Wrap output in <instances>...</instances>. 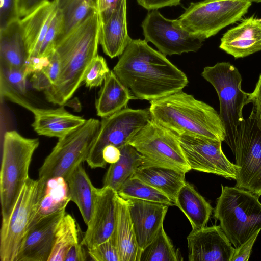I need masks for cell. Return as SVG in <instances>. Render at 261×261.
Returning a JSON list of instances; mask_svg holds the SVG:
<instances>
[{
    "label": "cell",
    "instance_id": "1",
    "mask_svg": "<svg viewBox=\"0 0 261 261\" xmlns=\"http://www.w3.org/2000/svg\"><path fill=\"white\" fill-rule=\"evenodd\" d=\"M145 40L132 39L113 71L135 99L150 102L182 90L188 83L181 70Z\"/></svg>",
    "mask_w": 261,
    "mask_h": 261
},
{
    "label": "cell",
    "instance_id": "2",
    "mask_svg": "<svg viewBox=\"0 0 261 261\" xmlns=\"http://www.w3.org/2000/svg\"><path fill=\"white\" fill-rule=\"evenodd\" d=\"M100 23L96 10L56 43L60 72L56 83L44 91L48 102L61 106L65 105L84 81L89 67L98 55Z\"/></svg>",
    "mask_w": 261,
    "mask_h": 261
},
{
    "label": "cell",
    "instance_id": "3",
    "mask_svg": "<svg viewBox=\"0 0 261 261\" xmlns=\"http://www.w3.org/2000/svg\"><path fill=\"white\" fill-rule=\"evenodd\" d=\"M150 102L151 119L177 135L224 141L219 114L193 95L181 90Z\"/></svg>",
    "mask_w": 261,
    "mask_h": 261
},
{
    "label": "cell",
    "instance_id": "4",
    "mask_svg": "<svg viewBox=\"0 0 261 261\" xmlns=\"http://www.w3.org/2000/svg\"><path fill=\"white\" fill-rule=\"evenodd\" d=\"M214 218L235 248L261 230V202L251 192L221 185Z\"/></svg>",
    "mask_w": 261,
    "mask_h": 261
},
{
    "label": "cell",
    "instance_id": "5",
    "mask_svg": "<svg viewBox=\"0 0 261 261\" xmlns=\"http://www.w3.org/2000/svg\"><path fill=\"white\" fill-rule=\"evenodd\" d=\"M38 138H29L17 131L4 135L0 171V201L2 222L10 216L20 192L30 178L29 170Z\"/></svg>",
    "mask_w": 261,
    "mask_h": 261
},
{
    "label": "cell",
    "instance_id": "6",
    "mask_svg": "<svg viewBox=\"0 0 261 261\" xmlns=\"http://www.w3.org/2000/svg\"><path fill=\"white\" fill-rule=\"evenodd\" d=\"M202 76L215 88L219 98V115L224 126V142L230 148L244 120L243 109L248 104V93L241 88L242 77L238 68L228 62L205 67Z\"/></svg>",
    "mask_w": 261,
    "mask_h": 261
},
{
    "label": "cell",
    "instance_id": "7",
    "mask_svg": "<svg viewBox=\"0 0 261 261\" xmlns=\"http://www.w3.org/2000/svg\"><path fill=\"white\" fill-rule=\"evenodd\" d=\"M100 121L90 118L63 137L45 158L39 169L42 181L62 177L66 180L73 170L86 161L97 136Z\"/></svg>",
    "mask_w": 261,
    "mask_h": 261
},
{
    "label": "cell",
    "instance_id": "8",
    "mask_svg": "<svg viewBox=\"0 0 261 261\" xmlns=\"http://www.w3.org/2000/svg\"><path fill=\"white\" fill-rule=\"evenodd\" d=\"M251 0H202L192 2L178 19L185 29L204 40L240 20Z\"/></svg>",
    "mask_w": 261,
    "mask_h": 261
},
{
    "label": "cell",
    "instance_id": "9",
    "mask_svg": "<svg viewBox=\"0 0 261 261\" xmlns=\"http://www.w3.org/2000/svg\"><path fill=\"white\" fill-rule=\"evenodd\" d=\"M128 144L141 155L142 166H162L186 173L191 170L177 135L151 119Z\"/></svg>",
    "mask_w": 261,
    "mask_h": 261
},
{
    "label": "cell",
    "instance_id": "10",
    "mask_svg": "<svg viewBox=\"0 0 261 261\" xmlns=\"http://www.w3.org/2000/svg\"><path fill=\"white\" fill-rule=\"evenodd\" d=\"M150 120L149 109L127 107L102 118L97 136L86 161L89 166L92 169L105 168L107 163L102 158L104 148L113 145L120 148L128 144Z\"/></svg>",
    "mask_w": 261,
    "mask_h": 261
},
{
    "label": "cell",
    "instance_id": "11",
    "mask_svg": "<svg viewBox=\"0 0 261 261\" xmlns=\"http://www.w3.org/2000/svg\"><path fill=\"white\" fill-rule=\"evenodd\" d=\"M239 167L235 186L261 196V132L253 112L240 125L230 147Z\"/></svg>",
    "mask_w": 261,
    "mask_h": 261
},
{
    "label": "cell",
    "instance_id": "12",
    "mask_svg": "<svg viewBox=\"0 0 261 261\" xmlns=\"http://www.w3.org/2000/svg\"><path fill=\"white\" fill-rule=\"evenodd\" d=\"M44 181L29 178L23 186L8 219L2 222L0 259L16 261L26 233L33 208L42 190Z\"/></svg>",
    "mask_w": 261,
    "mask_h": 261
},
{
    "label": "cell",
    "instance_id": "13",
    "mask_svg": "<svg viewBox=\"0 0 261 261\" xmlns=\"http://www.w3.org/2000/svg\"><path fill=\"white\" fill-rule=\"evenodd\" d=\"M141 27L144 40L165 56L196 52L205 41L183 28L177 19L165 18L157 9L147 13Z\"/></svg>",
    "mask_w": 261,
    "mask_h": 261
},
{
    "label": "cell",
    "instance_id": "14",
    "mask_svg": "<svg viewBox=\"0 0 261 261\" xmlns=\"http://www.w3.org/2000/svg\"><path fill=\"white\" fill-rule=\"evenodd\" d=\"M177 136L191 169L235 180L239 167L223 153L222 141L186 135Z\"/></svg>",
    "mask_w": 261,
    "mask_h": 261
},
{
    "label": "cell",
    "instance_id": "15",
    "mask_svg": "<svg viewBox=\"0 0 261 261\" xmlns=\"http://www.w3.org/2000/svg\"><path fill=\"white\" fill-rule=\"evenodd\" d=\"M117 192L102 186L98 188L91 219L81 243L90 249L110 238L115 230L117 216Z\"/></svg>",
    "mask_w": 261,
    "mask_h": 261
},
{
    "label": "cell",
    "instance_id": "16",
    "mask_svg": "<svg viewBox=\"0 0 261 261\" xmlns=\"http://www.w3.org/2000/svg\"><path fill=\"white\" fill-rule=\"evenodd\" d=\"M189 261H231L235 248L220 226L192 230L187 237Z\"/></svg>",
    "mask_w": 261,
    "mask_h": 261
},
{
    "label": "cell",
    "instance_id": "17",
    "mask_svg": "<svg viewBox=\"0 0 261 261\" xmlns=\"http://www.w3.org/2000/svg\"><path fill=\"white\" fill-rule=\"evenodd\" d=\"M65 210L42 219L26 232L16 261H48L59 221Z\"/></svg>",
    "mask_w": 261,
    "mask_h": 261
},
{
    "label": "cell",
    "instance_id": "18",
    "mask_svg": "<svg viewBox=\"0 0 261 261\" xmlns=\"http://www.w3.org/2000/svg\"><path fill=\"white\" fill-rule=\"evenodd\" d=\"M16 103L31 111L34 120L32 126L40 136L60 138L83 125L86 119L72 114L63 107L56 109L35 107L24 97L17 99Z\"/></svg>",
    "mask_w": 261,
    "mask_h": 261
},
{
    "label": "cell",
    "instance_id": "19",
    "mask_svg": "<svg viewBox=\"0 0 261 261\" xmlns=\"http://www.w3.org/2000/svg\"><path fill=\"white\" fill-rule=\"evenodd\" d=\"M126 201L137 241L142 250L153 240L163 226L169 205L138 199Z\"/></svg>",
    "mask_w": 261,
    "mask_h": 261
},
{
    "label": "cell",
    "instance_id": "20",
    "mask_svg": "<svg viewBox=\"0 0 261 261\" xmlns=\"http://www.w3.org/2000/svg\"><path fill=\"white\" fill-rule=\"evenodd\" d=\"M219 48L235 59L261 51V19L252 16L228 30L221 38Z\"/></svg>",
    "mask_w": 261,
    "mask_h": 261
},
{
    "label": "cell",
    "instance_id": "21",
    "mask_svg": "<svg viewBox=\"0 0 261 261\" xmlns=\"http://www.w3.org/2000/svg\"><path fill=\"white\" fill-rule=\"evenodd\" d=\"M132 40L127 31L126 0H120L110 17L100 23L99 44L105 54L114 58L122 54Z\"/></svg>",
    "mask_w": 261,
    "mask_h": 261
},
{
    "label": "cell",
    "instance_id": "22",
    "mask_svg": "<svg viewBox=\"0 0 261 261\" xmlns=\"http://www.w3.org/2000/svg\"><path fill=\"white\" fill-rule=\"evenodd\" d=\"M43 181V187L33 208L27 230L45 217L65 210L71 201L68 183L65 178L56 177Z\"/></svg>",
    "mask_w": 261,
    "mask_h": 261
},
{
    "label": "cell",
    "instance_id": "23",
    "mask_svg": "<svg viewBox=\"0 0 261 261\" xmlns=\"http://www.w3.org/2000/svg\"><path fill=\"white\" fill-rule=\"evenodd\" d=\"M57 11L56 1H48L20 19L28 58L38 56L51 20Z\"/></svg>",
    "mask_w": 261,
    "mask_h": 261
},
{
    "label": "cell",
    "instance_id": "24",
    "mask_svg": "<svg viewBox=\"0 0 261 261\" xmlns=\"http://www.w3.org/2000/svg\"><path fill=\"white\" fill-rule=\"evenodd\" d=\"M28 53L20 19L0 29L1 66L25 68Z\"/></svg>",
    "mask_w": 261,
    "mask_h": 261
},
{
    "label": "cell",
    "instance_id": "25",
    "mask_svg": "<svg viewBox=\"0 0 261 261\" xmlns=\"http://www.w3.org/2000/svg\"><path fill=\"white\" fill-rule=\"evenodd\" d=\"M186 173L170 168L147 165L137 168L133 176L159 190L175 202L178 192L186 182Z\"/></svg>",
    "mask_w": 261,
    "mask_h": 261
},
{
    "label": "cell",
    "instance_id": "26",
    "mask_svg": "<svg viewBox=\"0 0 261 261\" xmlns=\"http://www.w3.org/2000/svg\"><path fill=\"white\" fill-rule=\"evenodd\" d=\"M114 236L120 261H139L141 250L137 241L127 202L119 195Z\"/></svg>",
    "mask_w": 261,
    "mask_h": 261
},
{
    "label": "cell",
    "instance_id": "27",
    "mask_svg": "<svg viewBox=\"0 0 261 261\" xmlns=\"http://www.w3.org/2000/svg\"><path fill=\"white\" fill-rule=\"evenodd\" d=\"M175 203L188 219L192 230L206 226L213 208L191 184L185 183L176 195Z\"/></svg>",
    "mask_w": 261,
    "mask_h": 261
},
{
    "label": "cell",
    "instance_id": "28",
    "mask_svg": "<svg viewBox=\"0 0 261 261\" xmlns=\"http://www.w3.org/2000/svg\"><path fill=\"white\" fill-rule=\"evenodd\" d=\"M66 181L71 201L77 205L87 225L93 214L98 188L92 184L82 164L73 170Z\"/></svg>",
    "mask_w": 261,
    "mask_h": 261
},
{
    "label": "cell",
    "instance_id": "29",
    "mask_svg": "<svg viewBox=\"0 0 261 261\" xmlns=\"http://www.w3.org/2000/svg\"><path fill=\"white\" fill-rule=\"evenodd\" d=\"M132 99H135L130 90L111 70L105 79L103 86L96 101L97 115L104 118L123 108Z\"/></svg>",
    "mask_w": 261,
    "mask_h": 261
},
{
    "label": "cell",
    "instance_id": "30",
    "mask_svg": "<svg viewBox=\"0 0 261 261\" xmlns=\"http://www.w3.org/2000/svg\"><path fill=\"white\" fill-rule=\"evenodd\" d=\"M119 149V160L110 164L103 180V186L109 187L117 192L143 165L141 155L133 146L127 144Z\"/></svg>",
    "mask_w": 261,
    "mask_h": 261
},
{
    "label": "cell",
    "instance_id": "31",
    "mask_svg": "<svg viewBox=\"0 0 261 261\" xmlns=\"http://www.w3.org/2000/svg\"><path fill=\"white\" fill-rule=\"evenodd\" d=\"M62 18L56 43L69 34L91 13L97 10V0H56Z\"/></svg>",
    "mask_w": 261,
    "mask_h": 261
},
{
    "label": "cell",
    "instance_id": "32",
    "mask_svg": "<svg viewBox=\"0 0 261 261\" xmlns=\"http://www.w3.org/2000/svg\"><path fill=\"white\" fill-rule=\"evenodd\" d=\"M79 230L74 218L66 214L59 221L54 245L48 261H64L69 249L79 242Z\"/></svg>",
    "mask_w": 261,
    "mask_h": 261
},
{
    "label": "cell",
    "instance_id": "33",
    "mask_svg": "<svg viewBox=\"0 0 261 261\" xmlns=\"http://www.w3.org/2000/svg\"><path fill=\"white\" fill-rule=\"evenodd\" d=\"M117 193L125 200L138 199L169 206L175 205V202L165 194L134 176L126 180Z\"/></svg>",
    "mask_w": 261,
    "mask_h": 261
},
{
    "label": "cell",
    "instance_id": "34",
    "mask_svg": "<svg viewBox=\"0 0 261 261\" xmlns=\"http://www.w3.org/2000/svg\"><path fill=\"white\" fill-rule=\"evenodd\" d=\"M179 257L162 226L153 240L141 250L139 261H177Z\"/></svg>",
    "mask_w": 261,
    "mask_h": 261
},
{
    "label": "cell",
    "instance_id": "35",
    "mask_svg": "<svg viewBox=\"0 0 261 261\" xmlns=\"http://www.w3.org/2000/svg\"><path fill=\"white\" fill-rule=\"evenodd\" d=\"M25 68H16L1 66V97L6 94L24 96L27 93V77Z\"/></svg>",
    "mask_w": 261,
    "mask_h": 261
},
{
    "label": "cell",
    "instance_id": "36",
    "mask_svg": "<svg viewBox=\"0 0 261 261\" xmlns=\"http://www.w3.org/2000/svg\"><path fill=\"white\" fill-rule=\"evenodd\" d=\"M60 72V62L56 50L50 56L47 66L32 74L30 82L32 87L44 91L50 88L58 79Z\"/></svg>",
    "mask_w": 261,
    "mask_h": 261
},
{
    "label": "cell",
    "instance_id": "37",
    "mask_svg": "<svg viewBox=\"0 0 261 261\" xmlns=\"http://www.w3.org/2000/svg\"><path fill=\"white\" fill-rule=\"evenodd\" d=\"M110 71L105 59L97 55L86 73L84 81L86 86L89 89L101 86Z\"/></svg>",
    "mask_w": 261,
    "mask_h": 261
},
{
    "label": "cell",
    "instance_id": "38",
    "mask_svg": "<svg viewBox=\"0 0 261 261\" xmlns=\"http://www.w3.org/2000/svg\"><path fill=\"white\" fill-rule=\"evenodd\" d=\"M88 255L95 261H120L114 233L108 240L87 249Z\"/></svg>",
    "mask_w": 261,
    "mask_h": 261
},
{
    "label": "cell",
    "instance_id": "39",
    "mask_svg": "<svg viewBox=\"0 0 261 261\" xmlns=\"http://www.w3.org/2000/svg\"><path fill=\"white\" fill-rule=\"evenodd\" d=\"M18 19L17 0H0V29Z\"/></svg>",
    "mask_w": 261,
    "mask_h": 261
},
{
    "label": "cell",
    "instance_id": "40",
    "mask_svg": "<svg viewBox=\"0 0 261 261\" xmlns=\"http://www.w3.org/2000/svg\"><path fill=\"white\" fill-rule=\"evenodd\" d=\"M248 103H252L253 113L257 125L261 132V74L253 91L248 93Z\"/></svg>",
    "mask_w": 261,
    "mask_h": 261
},
{
    "label": "cell",
    "instance_id": "41",
    "mask_svg": "<svg viewBox=\"0 0 261 261\" xmlns=\"http://www.w3.org/2000/svg\"><path fill=\"white\" fill-rule=\"evenodd\" d=\"M260 231H258L239 247L235 248L231 261H248L253 246Z\"/></svg>",
    "mask_w": 261,
    "mask_h": 261
},
{
    "label": "cell",
    "instance_id": "42",
    "mask_svg": "<svg viewBox=\"0 0 261 261\" xmlns=\"http://www.w3.org/2000/svg\"><path fill=\"white\" fill-rule=\"evenodd\" d=\"M50 56L31 57L28 58L25 65V71L27 76L40 71L47 66L50 62Z\"/></svg>",
    "mask_w": 261,
    "mask_h": 261
},
{
    "label": "cell",
    "instance_id": "43",
    "mask_svg": "<svg viewBox=\"0 0 261 261\" xmlns=\"http://www.w3.org/2000/svg\"><path fill=\"white\" fill-rule=\"evenodd\" d=\"M120 0H97V10L101 22L108 19L116 10Z\"/></svg>",
    "mask_w": 261,
    "mask_h": 261
},
{
    "label": "cell",
    "instance_id": "44",
    "mask_svg": "<svg viewBox=\"0 0 261 261\" xmlns=\"http://www.w3.org/2000/svg\"><path fill=\"white\" fill-rule=\"evenodd\" d=\"M138 4L150 11L165 7L176 6L180 4L181 0H136Z\"/></svg>",
    "mask_w": 261,
    "mask_h": 261
},
{
    "label": "cell",
    "instance_id": "45",
    "mask_svg": "<svg viewBox=\"0 0 261 261\" xmlns=\"http://www.w3.org/2000/svg\"><path fill=\"white\" fill-rule=\"evenodd\" d=\"M49 0H17L19 17H24Z\"/></svg>",
    "mask_w": 261,
    "mask_h": 261
},
{
    "label": "cell",
    "instance_id": "46",
    "mask_svg": "<svg viewBox=\"0 0 261 261\" xmlns=\"http://www.w3.org/2000/svg\"><path fill=\"white\" fill-rule=\"evenodd\" d=\"M87 254L80 242L71 247L67 251L64 261H84L87 259Z\"/></svg>",
    "mask_w": 261,
    "mask_h": 261
},
{
    "label": "cell",
    "instance_id": "47",
    "mask_svg": "<svg viewBox=\"0 0 261 261\" xmlns=\"http://www.w3.org/2000/svg\"><path fill=\"white\" fill-rule=\"evenodd\" d=\"M120 149L113 145H108L102 151V158L105 162L110 164L116 163L120 159Z\"/></svg>",
    "mask_w": 261,
    "mask_h": 261
}]
</instances>
